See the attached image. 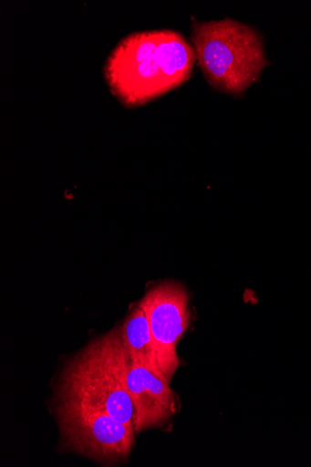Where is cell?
<instances>
[{
	"label": "cell",
	"instance_id": "2",
	"mask_svg": "<svg viewBox=\"0 0 311 467\" xmlns=\"http://www.w3.org/2000/svg\"><path fill=\"white\" fill-rule=\"evenodd\" d=\"M128 362L120 328L95 339L65 368L59 400L105 411L133 430V405L127 388Z\"/></svg>",
	"mask_w": 311,
	"mask_h": 467
},
{
	"label": "cell",
	"instance_id": "7",
	"mask_svg": "<svg viewBox=\"0 0 311 467\" xmlns=\"http://www.w3.org/2000/svg\"><path fill=\"white\" fill-rule=\"evenodd\" d=\"M120 331L130 362L161 369L150 323L142 307L139 306L130 314Z\"/></svg>",
	"mask_w": 311,
	"mask_h": 467
},
{
	"label": "cell",
	"instance_id": "1",
	"mask_svg": "<svg viewBox=\"0 0 311 467\" xmlns=\"http://www.w3.org/2000/svg\"><path fill=\"white\" fill-rule=\"evenodd\" d=\"M196 60L193 47L180 32H137L120 40L109 55L105 77L124 107L138 108L186 83Z\"/></svg>",
	"mask_w": 311,
	"mask_h": 467
},
{
	"label": "cell",
	"instance_id": "6",
	"mask_svg": "<svg viewBox=\"0 0 311 467\" xmlns=\"http://www.w3.org/2000/svg\"><path fill=\"white\" fill-rule=\"evenodd\" d=\"M127 388L133 405L135 433L161 426L175 412L170 380L161 369L129 360Z\"/></svg>",
	"mask_w": 311,
	"mask_h": 467
},
{
	"label": "cell",
	"instance_id": "3",
	"mask_svg": "<svg viewBox=\"0 0 311 467\" xmlns=\"http://www.w3.org/2000/svg\"><path fill=\"white\" fill-rule=\"evenodd\" d=\"M192 42L207 81L222 93L244 95L268 64L258 32L230 18L194 21Z\"/></svg>",
	"mask_w": 311,
	"mask_h": 467
},
{
	"label": "cell",
	"instance_id": "5",
	"mask_svg": "<svg viewBox=\"0 0 311 467\" xmlns=\"http://www.w3.org/2000/svg\"><path fill=\"white\" fill-rule=\"evenodd\" d=\"M140 306L150 323L159 367L171 380L181 366L177 345L192 319L188 293L179 283L164 282L149 290Z\"/></svg>",
	"mask_w": 311,
	"mask_h": 467
},
{
	"label": "cell",
	"instance_id": "4",
	"mask_svg": "<svg viewBox=\"0 0 311 467\" xmlns=\"http://www.w3.org/2000/svg\"><path fill=\"white\" fill-rule=\"evenodd\" d=\"M59 401L61 435L67 450L107 464L127 458L135 442V431L105 411Z\"/></svg>",
	"mask_w": 311,
	"mask_h": 467
}]
</instances>
